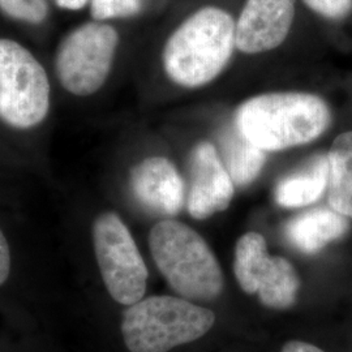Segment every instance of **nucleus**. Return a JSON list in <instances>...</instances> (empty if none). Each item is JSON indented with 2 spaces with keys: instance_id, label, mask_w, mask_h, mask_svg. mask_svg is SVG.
<instances>
[{
  "instance_id": "1",
  "label": "nucleus",
  "mask_w": 352,
  "mask_h": 352,
  "mask_svg": "<svg viewBox=\"0 0 352 352\" xmlns=\"http://www.w3.org/2000/svg\"><path fill=\"white\" fill-rule=\"evenodd\" d=\"M234 120L260 149L280 151L321 138L331 124L333 115L327 101L317 94L278 91L243 102Z\"/></svg>"
},
{
  "instance_id": "2",
  "label": "nucleus",
  "mask_w": 352,
  "mask_h": 352,
  "mask_svg": "<svg viewBox=\"0 0 352 352\" xmlns=\"http://www.w3.org/2000/svg\"><path fill=\"white\" fill-rule=\"evenodd\" d=\"M232 16L204 7L177 26L164 45L166 75L183 88H200L221 75L235 49Z\"/></svg>"
},
{
  "instance_id": "3",
  "label": "nucleus",
  "mask_w": 352,
  "mask_h": 352,
  "mask_svg": "<svg viewBox=\"0 0 352 352\" xmlns=\"http://www.w3.org/2000/svg\"><path fill=\"white\" fill-rule=\"evenodd\" d=\"M155 265L168 285L187 300H215L223 274L213 251L199 232L175 219H164L149 234Z\"/></svg>"
},
{
  "instance_id": "4",
  "label": "nucleus",
  "mask_w": 352,
  "mask_h": 352,
  "mask_svg": "<svg viewBox=\"0 0 352 352\" xmlns=\"http://www.w3.org/2000/svg\"><path fill=\"white\" fill-rule=\"evenodd\" d=\"M214 322L210 309L187 299L161 295L128 305L122 333L131 352H168L201 338Z\"/></svg>"
},
{
  "instance_id": "5",
  "label": "nucleus",
  "mask_w": 352,
  "mask_h": 352,
  "mask_svg": "<svg viewBox=\"0 0 352 352\" xmlns=\"http://www.w3.org/2000/svg\"><path fill=\"white\" fill-rule=\"evenodd\" d=\"M50 81L23 45L0 38V120L14 129L41 124L50 110Z\"/></svg>"
},
{
  "instance_id": "6",
  "label": "nucleus",
  "mask_w": 352,
  "mask_h": 352,
  "mask_svg": "<svg viewBox=\"0 0 352 352\" xmlns=\"http://www.w3.org/2000/svg\"><path fill=\"white\" fill-rule=\"evenodd\" d=\"M119 45L113 26L91 21L62 39L55 54V72L68 93L88 97L97 93L111 72Z\"/></svg>"
},
{
  "instance_id": "7",
  "label": "nucleus",
  "mask_w": 352,
  "mask_h": 352,
  "mask_svg": "<svg viewBox=\"0 0 352 352\" xmlns=\"http://www.w3.org/2000/svg\"><path fill=\"white\" fill-rule=\"evenodd\" d=\"M93 243L103 283L113 300L123 305L141 300L148 269L122 218L113 212L98 215L93 223Z\"/></svg>"
},
{
  "instance_id": "8",
  "label": "nucleus",
  "mask_w": 352,
  "mask_h": 352,
  "mask_svg": "<svg viewBox=\"0 0 352 352\" xmlns=\"http://www.w3.org/2000/svg\"><path fill=\"white\" fill-rule=\"evenodd\" d=\"M234 182L215 145L199 142L189 155L187 208L195 219H206L225 212L234 197Z\"/></svg>"
},
{
  "instance_id": "9",
  "label": "nucleus",
  "mask_w": 352,
  "mask_h": 352,
  "mask_svg": "<svg viewBox=\"0 0 352 352\" xmlns=\"http://www.w3.org/2000/svg\"><path fill=\"white\" fill-rule=\"evenodd\" d=\"M295 0H247L235 25V47L244 54L274 50L289 36Z\"/></svg>"
},
{
  "instance_id": "10",
  "label": "nucleus",
  "mask_w": 352,
  "mask_h": 352,
  "mask_svg": "<svg viewBox=\"0 0 352 352\" xmlns=\"http://www.w3.org/2000/svg\"><path fill=\"white\" fill-rule=\"evenodd\" d=\"M131 190L151 214L174 217L183 208L186 187L175 164L164 157H149L136 164L129 176Z\"/></svg>"
},
{
  "instance_id": "11",
  "label": "nucleus",
  "mask_w": 352,
  "mask_h": 352,
  "mask_svg": "<svg viewBox=\"0 0 352 352\" xmlns=\"http://www.w3.org/2000/svg\"><path fill=\"white\" fill-rule=\"evenodd\" d=\"M349 230V218L331 208H316L287 221L283 234L295 250L305 254H315L327 244L342 239Z\"/></svg>"
},
{
  "instance_id": "12",
  "label": "nucleus",
  "mask_w": 352,
  "mask_h": 352,
  "mask_svg": "<svg viewBox=\"0 0 352 352\" xmlns=\"http://www.w3.org/2000/svg\"><path fill=\"white\" fill-rule=\"evenodd\" d=\"M327 177L329 162L327 154H315L295 171L283 176L278 182L274 189L276 202L286 209L315 204L327 192Z\"/></svg>"
},
{
  "instance_id": "13",
  "label": "nucleus",
  "mask_w": 352,
  "mask_h": 352,
  "mask_svg": "<svg viewBox=\"0 0 352 352\" xmlns=\"http://www.w3.org/2000/svg\"><path fill=\"white\" fill-rule=\"evenodd\" d=\"M219 157L235 186L247 187L261 174L266 151L247 139L235 120L222 126L218 133Z\"/></svg>"
},
{
  "instance_id": "14",
  "label": "nucleus",
  "mask_w": 352,
  "mask_h": 352,
  "mask_svg": "<svg viewBox=\"0 0 352 352\" xmlns=\"http://www.w3.org/2000/svg\"><path fill=\"white\" fill-rule=\"evenodd\" d=\"M327 155V201L331 209L352 221V131L338 135Z\"/></svg>"
},
{
  "instance_id": "15",
  "label": "nucleus",
  "mask_w": 352,
  "mask_h": 352,
  "mask_svg": "<svg viewBox=\"0 0 352 352\" xmlns=\"http://www.w3.org/2000/svg\"><path fill=\"white\" fill-rule=\"evenodd\" d=\"M300 279L287 258L272 256L260 279L257 295L265 307L287 309L296 302Z\"/></svg>"
},
{
  "instance_id": "16",
  "label": "nucleus",
  "mask_w": 352,
  "mask_h": 352,
  "mask_svg": "<svg viewBox=\"0 0 352 352\" xmlns=\"http://www.w3.org/2000/svg\"><path fill=\"white\" fill-rule=\"evenodd\" d=\"M270 257L266 240L261 234L251 231L240 236L235 245L234 272L244 292L257 294L260 279Z\"/></svg>"
},
{
  "instance_id": "17",
  "label": "nucleus",
  "mask_w": 352,
  "mask_h": 352,
  "mask_svg": "<svg viewBox=\"0 0 352 352\" xmlns=\"http://www.w3.org/2000/svg\"><path fill=\"white\" fill-rule=\"evenodd\" d=\"M0 11L7 17L32 25H41L49 16V0H0Z\"/></svg>"
},
{
  "instance_id": "18",
  "label": "nucleus",
  "mask_w": 352,
  "mask_h": 352,
  "mask_svg": "<svg viewBox=\"0 0 352 352\" xmlns=\"http://www.w3.org/2000/svg\"><path fill=\"white\" fill-rule=\"evenodd\" d=\"M144 0H90V13L94 21L126 19L141 12Z\"/></svg>"
},
{
  "instance_id": "19",
  "label": "nucleus",
  "mask_w": 352,
  "mask_h": 352,
  "mask_svg": "<svg viewBox=\"0 0 352 352\" xmlns=\"http://www.w3.org/2000/svg\"><path fill=\"white\" fill-rule=\"evenodd\" d=\"M302 3L312 12L330 21L344 20L352 12V0H302Z\"/></svg>"
},
{
  "instance_id": "20",
  "label": "nucleus",
  "mask_w": 352,
  "mask_h": 352,
  "mask_svg": "<svg viewBox=\"0 0 352 352\" xmlns=\"http://www.w3.org/2000/svg\"><path fill=\"white\" fill-rule=\"evenodd\" d=\"M11 272V253L7 239L0 230V286L8 279Z\"/></svg>"
},
{
  "instance_id": "21",
  "label": "nucleus",
  "mask_w": 352,
  "mask_h": 352,
  "mask_svg": "<svg viewBox=\"0 0 352 352\" xmlns=\"http://www.w3.org/2000/svg\"><path fill=\"white\" fill-rule=\"evenodd\" d=\"M280 352H325L318 349L315 344H311L308 342L302 340H291L287 342Z\"/></svg>"
},
{
  "instance_id": "22",
  "label": "nucleus",
  "mask_w": 352,
  "mask_h": 352,
  "mask_svg": "<svg viewBox=\"0 0 352 352\" xmlns=\"http://www.w3.org/2000/svg\"><path fill=\"white\" fill-rule=\"evenodd\" d=\"M59 8L68 10V11H78L84 8L90 0H55Z\"/></svg>"
}]
</instances>
